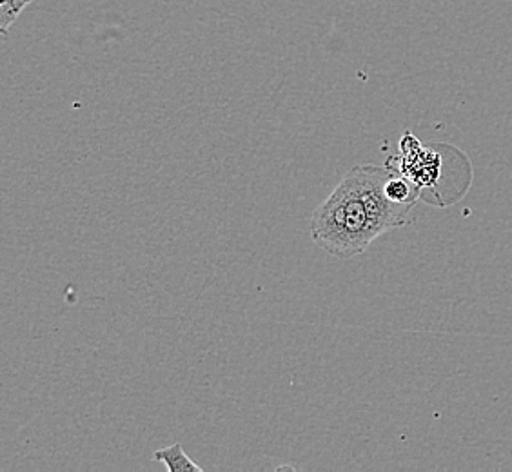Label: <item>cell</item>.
<instances>
[{
  "mask_svg": "<svg viewBox=\"0 0 512 472\" xmlns=\"http://www.w3.org/2000/svg\"><path fill=\"white\" fill-rule=\"evenodd\" d=\"M153 458L157 462L164 463L169 472H202V467L193 462L188 454L184 453L180 443H173L166 449H160V451L153 454Z\"/></svg>",
  "mask_w": 512,
  "mask_h": 472,
  "instance_id": "obj_2",
  "label": "cell"
},
{
  "mask_svg": "<svg viewBox=\"0 0 512 472\" xmlns=\"http://www.w3.org/2000/svg\"><path fill=\"white\" fill-rule=\"evenodd\" d=\"M35 0H0V30L8 35L15 20L19 19L20 13L31 6Z\"/></svg>",
  "mask_w": 512,
  "mask_h": 472,
  "instance_id": "obj_3",
  "label": "cell"
},
{
  "mask_svg": "<svg viewBox=\"0 0 512 472\" xmlns=\"http://www.w3.org/2000/svg\"><path fill=\"white\" fill-rule=\"evenodd\" d=\"M389 166H355L311 218L313 242L325 253L351 260L378 236L409 224L414 207L394 204L385 195Z\"/></svg>",
  "mask_w": 512,
  "mask_h": 472,
  "instance_id": "obj_1",
  "label": "cell"
}]
</instances>
